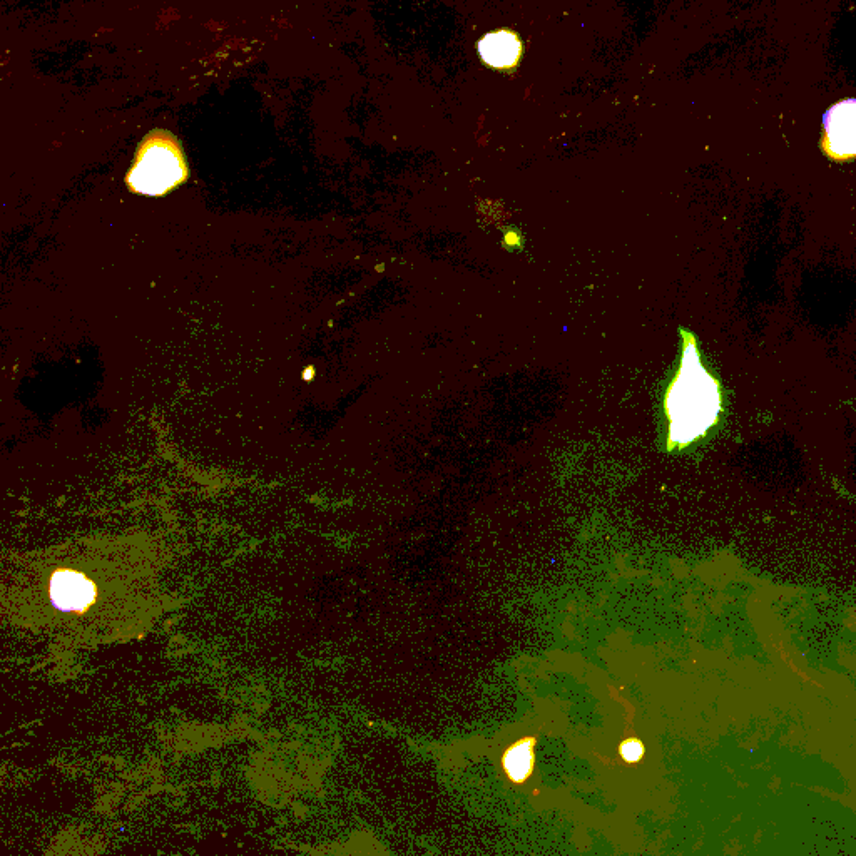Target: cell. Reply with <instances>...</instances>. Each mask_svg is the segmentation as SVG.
Masks as SVG:
<instances>
[{"mask_svg":"<svg viewBox=\"0 0 856 856\" xmlns=\"http://www.w3.org/2000/svg\"><path fill=\"white\" fill-rule=\"evenodd\" d=\"M51 597L62 611H82L96 599V589L82 574L59 571L51 579Z\"/></svg>","mask_w":856,"mask_h":856,"instance_id":"5b68a950","label":"cell"},{"mask_svg":"<svg viewBox=\"0 0 856 856\" xmlns=\"http://www.w3.org/2000/svg\"><path fill=\"white\" fill-rule=\"evenodd\" d=\"M534 765V741L524 739L505 753L504 768L514 781H524Z\"/></svg>","mask_w":856,"mask_h":856,"instance_id":"8992f818","label":"cell"},{"mask_svg":"<svg viewBox=\"0 0 856 856\" xmlns=\"http://www.w3.org/2000/svg\"><path fill=\"white\" fill-rule=\"evenodd\" d=\"M621 753L624 756V760L634 763V761L641 760L642 744L636 741V739H629V741L622 744Z\"/></svg>","mask_w":856,"mask_h":856,"instance_id":"52a82bcc","label":"cell"},{"mask_svg":"<svg viewBox=\"0 0 856 856\" xmlns=\"http://www.w3.org/2000/svg\"><path fill=\"white\" fill-rule=\"evenodd\" d=\"M825 134L821 148L833 161L856 158V99H846L831 106L823 116Z\"/></svg>","mask_w":856,"mask_h":856,"instance_id":"3957f363","label":"cell"},{"mask_svg":"<svg viewBox=\"0 0 856 856\" xmlns=\"http://www.w3.org/2000/svg\"><path fill=\"white\" fill-rule=\"evenodd\" d=\"M311 377H313V375H311V370H310V372H308V370H306L305 378H311Z\"/></svg>","mask_w":856,"mask_h":856,"instance_id":"ba28073f","label":"cell"},{"mask_svg":"<svg viewBox=\"0 0 856 856\" xmlns=\"http://www.w3.org/2000/svg\"><path fill=\"white\" fill-rule=\"evenodd\" d=\"M188 176L178 139L168 131H153L139 146L126 181L133 193L163 196L181 186Z\"/></svg>","mask_w":856,"mask_h":856,"instance_id":"7a4b0ae2","label":"cell"},{"mask_svg":"<svg viewBox=\"0 0 856 856\" xmlns=\"http://www.w3.org/2000/svg\"><path fill=\"white\" fill-rule=\"evenodd\" d=\"M683 357L664 398L668 449H686L704 439L723 412L721 385L704 368L693 333L681 330Z\"/></svg>","mask_w":856,"mask_h":856,"instance_id":"6da1fadb","label":"cell"},{"mask_svg":"<svg viewBox=\"0 0 856 856\" xmlns=\"http://www.w3.org/2000/svg\"><path fill=\"white\" fill-rule=\"evenodd\" d=\"M522 41L519 34L510 29L489 32L479 42V54L482 61L495 71H512L519 66L522 57Z\"/></svg>","mask_w":856,"mask_h":856,"instance_id":"277c9868","label":"cell"}]
</instances>
